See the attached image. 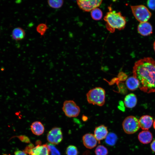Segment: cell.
Returning <instances> with one entry per match:
<instances>
[{
    "label": "cell",
    "instance_id": "obj_12",
    "mask_svg": "<svg viewBox=\"0 0 155 155\" xmlns=\"http://www.w3.org/2000/svg\"><path fill=\"white\" fill-rule=\"evenodd\" d=\"M138 33L143 36L150 35L152 33V27L151 25L147 22H141L137 26Z\"/></svg>",
    "mask_w": 155,
    "mask_h": 155
},
{
    "label": "cell",
    "instance_id": "obj_29",
    "mask_svg": "<svg viewBox=\"0 0 155 155\" xmlns=\"http://www.w3.org/2000/svg\"><path fill=\"white\" fill-rule=\"evenodd\" d=\"M14 155H27L24 152L21 150H17L14 152Z\"/></svg>",
    "mask_w": 155,
    "mask_h": 155
},
{
    "label": "cell",
    "instance_id": "obj_31",
    "mask_svg": "<svg viewBox=\"0 0 155 155\" xmlns=\"http://www.w3.org/2000/svg\"><path fill=\"white\" fill-rule=\"evenodd\" d=\"M153 126L154 129L155 130V119L154 120V121L153 123Z\"/></svg>",
    "mask_w": 155,
    "mask_h": 155
},
{
    "label": "cell",
    "instance_id": "obj_15",
    "mask_svg": "<svg viewBox=\"0 0 155 155\" xmlns=\"http://www.w3.org/2000/svg\"><path fill=\"white\" fill-rule=\"evenodd\" d=\"M137 99L136 96L133 93H131L127 95L124 99V103L126 107L132 108L136 105Z\"/></svg>",
    "mask_w": 155,
    "mask_h": 155
},
{
    "label": "cell",
    "instance_id": "obj_26",
    "mask_svg": "<svg viewBox=\"0 0 155 155\" xmlns=\"http://www.w3.org/2000/svg\"><path fill=\"white\" fill-rule=\"evenodd\" d=\"M16 137H17L20 140L23 142L31 143L29 138L25 135H21L16 136Z\"/></svg>",
    "mask_w": 155,
    "mask_h": 155
},
{
    "label": "cell",
    "instance_id": "obj_24",
    "mask_svg": "<svg viewBox=\"0 0 155 155\" xmlns=\"http://www.w3.org/2000/svg\"><path fill=\"white\" fill-rule=\"evenodd\" d=\"M66 155H78V152L77 147L73 145L68 146L66 150Z\"/></svg>",
    "mask_w": 155,
    "mask_h": 155
},
{
    "label": "cell",
    "instance_id": "obj_1",
    "mask_svg": "<svg viewBox=\"0 0 155 155\" xmlns=\"http://www.w3.org/2000/svg\"><path fill=\"white\" fill-rule=\"evenodd\" d=\"M133 76L138 80L140 89L144 92H155V60L144 57L136 61L133 70Z\"/></svg>",
    "mask_w": 155,
    "mask_h": 155
},
{
    "label": "cell",
    "instance_id": "obj_33",
    "mask_svg": "<svg viewBox=\"0 0 155 155\" xmlns=\"http://www.w3.org/2000/svg\"><path fill=\"white\" fill-rule=\"evenodd\" d=\"M7 155L6 154H4V155Z\"/></svg>",
    "mask_w": 155,
    "mask_h": 155
},
{
    "label": "cell",
    "instance_id": "obj_30",
    "mask_svg": "<svg viewBox=\"0 0 155 155\" xmlns=\"http://www.w3.org/2000/svg\"><path fill=\"white\" fill-rule=\"evenodd\" d=\"M150 148L152 151L155 153V139L151 143Z\"/></svg>",
    "mask_w": 155,
    "mask_h": 155
},
{
    "label": "cell",
    "instance_id": "obj_19",
    "mask_svg": "<svg viewBox=\"0 0 155 155\" xmlns=\"http://www.w3.org/2000/svg\"><path fill=\"white\" fill-rule=\"evenodd\" d=\"M117 140V137L114 133H108L105 138V142L107 145L113 146L115 145Z\"/></svg>",
    "mask_w": 155,
    "mask_h": 155
},
{
    "label": "cell",
    "instance_id": "obj_9",
    "mask_svg": "<svg viewBox=\"0 0 155 155\" xmlns=\"http://www.w3.org/2000/svg\"><path fill=\"white\" fill-rule=\"evenodd\" d=\"M82 139L84 145L88 149L93 148L97 144L98 141L92 134L86 133L83 136Z\"/></svg>",
    "mask_w": 155,
    "mask_h": 155
},
{
    "label": "cell",
    "instance_id": "obj_16",
    "mask_svg": "<svg viewBox=\"0 0 155 155\" xmlns=\"http://www.w3.org/2000/svg\"><path fill=\"white\" fill-rule=\"evenodd\" d=\"M30 128L32 133L37 135H40L42 134L44 130L43 125L41 122L38 121L33 122L30 126Z\"/></svg>",
    "mask_w": 155,
    "mask_h": 155
},
{
    "label": "cell",
    "instance_id": "obj_5",
    "mask_svg": "<svg viewBox=\"0 0 155 155\" xmlns=\"http://www.w3.org/2000/svg\"><path fill=\"white\" fill-rule=\"evenodd\" d=\"M122 126L124 132L129 134L135 133L140 128L139 120L131 115L125 118L123 122Z\"/></svg>",
    "mask_w": 155,
    "mask_h": 155
},
{
    "label": "cell",
    "instance_id": "obj_7",
    "mask_svg": "<svg viewBox=\"0 0 155 155\" xmlns=\"http://www.w3.org/2000/svg\"><path fill=\"white\" fill-rule=\"evenodd\" d=\"M77 4L80 8L83 11L89 12L98 8L101 4L102 0H79L77 1Z\"/></svg>",
    "mask_w": 155,
    "mask_h": 155
},
{
    "label": "cell",
    "instance_id": "obj_6",
    "mask_svg": "<svg viewBox=\"0 0 155 155\" xmlns=\"http://www.w3.org/2000/svg\"><path fill=\"white\" fill-rule=\"evenodd\" d=\"M62 109L65 115L69 117H77L80 111V107L71 100H65L63 102Z\"/></svg>",
    "mask_w": 155,
    "mask_h": 155
},
{
    "label": "cell",
    "instance_id": "obj_8",
    "mask_svg": "<svg viewBox=\"0 0 155 155\" xmlns=\"http://www.w3.org/2000/svg\"><path fill=\"white\" fill-rule=\"evenodd\" d=\"M63 138L61 130L60 128L57 127H54L51 130L47 136V141L53 145L59 144L62 141Z\"/></svg>",
    "mask_w": 155,
    "mask_h": 155
},
{
    "label": "cell",
    "instance_id": "obj_3",
    "mask_svg": "<svg viewBox=\"0 0 155 155\" xmlns=\"http://www.w3.org/2000/svg\"><path fill=\"white\" fill-rule=\"evenodd\" d=\"M86 95L87 100L90 104L102 106L105 103V91L101 87H96L90 90Z\"/></svg>",
    "mask_w": 155,
    "mask_h": 155
},
{
    "label": "cell",
    "instance_id": "obj_11",
    "mask_svg": "<svg viewBox=\"0 0 155 155\" xmlns=\"http://www.w3.org/2000/svg\"><path fill=\"white\" fill-rule=\"evenodd\" d=\"M139 121L140 127L143 130H148L151 127L154 122L152 117L147 115L141 116Z\"/></svg>",
    "mask_w": 155,
    "mask_h": 155
},
{
    "label": "cell",
    "instance_id": "obj_17",
    "mask_svg": "<svg viewBox=\"0 0 155 155\" xmlns=\"http://www.w3.org/2000/svg\"><path fill=\"white\" fill-rule=\"evenodd\" d=\"M125 84L127 88L131 91L135 90L139 88V82L133 75L129 77L126 80Z\"/></svg>",
    "mask_w": 155,
    "mask_h": 155
},
{
    "label": "cell",
    "instance_id": "obj_18",
    "mask_svg": "<svg viewBox=\"0 0 155 155\" xmlns=\"http://www.w3.org/2000/svg\"><path fill=\"white\" fill-rule=\"evenodd\" d=\"M26 35L24 30L20 27L14 28L12 32L13 39L16 41L24 39Z\"/></svg>",
    "mask_w": 155,
    "mask_h": 155
},
{
    "label": "cell",
    "instance_id": "obj_20",
    "mask_svg": "<svg viewBox=\"0 0 155 155\" xmlns=\"http://www.w3.org/2000/svg\"><path fill=\"white\" fill-rule=\"evenodd\" d=\"M103 16L102 10L98 8H96L91 11V16L93 20H99L101 19Z\"/></svg>",
    "mask_w": 155,
    "mask_h": 155
},
{
    "label": "cell",
    "instance_id": "obj_28",
    "mask_svg": "<svg viewBox=\"0 0 155 155\" xmlns=\"http://www.w3.org/2000/svg\"><path fill=\"white\" fill-rule=\"evenodd\" d=\"M147 3L149 8L152 10H155V0H148Z\"/></svg>",
    "mask_w": 155,
    "mask_h": 155
},
{
    "label": "cell",
    "instance_id": "obj_21",
    "mask_svg": "<svg viewBox=\"0 0 155 155\" xmlns=\"http://www.w3.org/2000/svg\"><path fill=\"white\" fill-rule=\"evenodd\" d=\"M63 0H49L48 1L49 5L51 7L58 9L61 7L63 5Z\"/></svg>",
    "mask_w": 155,
    "mask_h": 155
},
{
    "label": "cell",
    "instance_id": "obj_14",
    "mask_svg": "<svg viewBox=\"0 0 155 155\" xmlns=\"http://www.w3.org/2000/svg\"><path fill=\"white\" fill-rule=\"evenodd\" d=\"M138 138L139 141L144 144L150 143L153 138L152 133L148 130H143L138 134Z\"/></svg>",
    "mask_w": 155,
    "mask_h": 155
},
{
    "label": "cell",
    "instance_id": "obj_22",
    "mask_svg": "<svg viewBox=\"0 0 155 155\" xmlns=\"http://www.w3.org/2000/svg\"><path fill=\"white\" fill-rule=\"evenodd\" d=\"M95 153L96 155H107L108 151L107 148L104 146L99 145L96 147Z\"/></svg>",
    "mask_w": 155,
    "mask_h": 155
},
{
    "label": "cell",
    "instance_id": "obj_10",
    "mask_svg": "<svg viewBox=\"0 0 155 155\" xmlns=\"http://www.w3.org/2000/svg\"><path fill=\"white\" fill-rule=\"evenodd\" d=\"M94 133V135L99 143L101 140L105 139L108 134L107 127L103 125L96 127Z\"/></svg>",
    "mask_w": 155,
    "mask_h": 155
},
{
    "label": "cell",
    "instance_id": "obj_27",
    "mask_svg": "<svg viewBox=\"0 0 155 155\" xmlns=\"http://www.w3.org/2000/svg\"><path fill=\"white\" fill-rule=\"evenodd\" d=\"M34 147V145L30 143L25 148L23 151L27 155H29L30 154L32 149Z\"/></svg>",
    "mask_w": 155,
    "mask_h": 155
},
{
    "label": "cell",
    "instance_id": "obj_25",
    "mask_svg": "<svg viewBox=\"0 0 155 155\" xmlns=\"http://www.w3.org/2000/svg\"><path fill=\"white\" fill-rule=\"evenodd\" d=\"M47 145L51 155H61L59 151L53 144H49Z\"/></svg>",
    "mask_w": 155,
    "mask_h": 155
},
{
    "label": "cell",
    "instance_id": "obj_13",
    "mask_svg": "<svg viewBox=\"0 0 155 155\" xmlns=\"http://www.w3.org/2000/svg\"><path fill=\"white\" fill-rule=\"evenodd\" d=\"M50 153L47 144H40L34 146L29 155H49Z\"/></svg>",
    "mask_w": 155,
    "mask_h": 155
},
{
    "label": "cell",
    "instance_id": "obj_4",
    "mask_svg": "<svg viewBox=\"0 0 155 155\" xmlns=\"http://www.w3.org/2000/svg\"><path fill=\"white\" fill-rule=\"evenodd\" d=\"M130 7L134 17L140 23L147 22L151 16V13L144 5H132Z\"/></svg>",
    "mask_w": 155,
    "mask_h": 155
},
{
    "label": "cell",
    "instance_id": "obj_23",
    "mask_svg": "<svg viewBox=\"0 0 155 155\" xmlns=\"http://www.w3.org/2000/svg\"><path fill=\"white\" fill-rule=\"evenodd\" d=\"M48 28L46 24L41 23L37 26L36 30L41 36H43L44 35Z\"/></svg>",
    "mask_w": 155,
    "mask_h": 155
},
{
    "label": "cell",
    "instance_id": "obj_2",
    "mask_svg": "<svg viewBox=\"0 0 155 155\" xmlns=\"http://www.w3.org/2000/svg\"><path fill=\"white\" fill-rule=\"evenodd\" d=\"M108 9V11L104 18L107 30L113 33L115 29L121 30L124 29L126 24L125 17L122 15L121 12L113 10L111 7H109Z\"/></svg>",
    "mask_w": 155,
    "mask_h": 155
},
{
    "label": "cell",
    "instance_id": "obj_32",
    "mask_svg": "<svg viewBox=\"0 0 155 155\" xmlns=\"http://www.w3.org/2000/svg\"><path fill=\"white\" fill-rule=\"evenodd\" d=\"M153 47H154V51L155 52V41L154 42V44H153Z\"/></svg>",
    "mask_w": 155,
    "mask_h": 155
}]
</instances>
